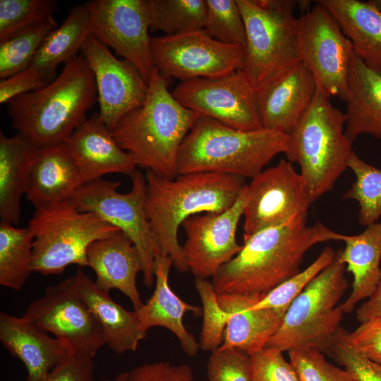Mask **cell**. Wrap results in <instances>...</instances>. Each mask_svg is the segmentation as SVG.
<instances>
[{"label":"cell","mask_w":381,"mask_h":381,"mask_svg":"<svg viewBox=\"0 0 381 381\" xmlns=\"http://www.w3.org/2000/svg\"><path fill=\"white\" fill-rule=\"evenodd\" d=\"M97 102L92 71L79 55L45 87L7 103L12 128L37 147L66 143Z\"/></svg>","instance_id":"277c9868"},{"label":"cell","mask_w":381,"mask_h":381,"mask_svg":"<svg viewBox=\"0 0 381 381\" xmlns=\"http://www.w3.org/2000/svg\"><path fill=\"white\" fill-rule=\"evenodd\" d=\"M88 266L95 273V284L109 291L118 289L131 301L135 310L143 304L136 284L143 262L136 246L123 231L95 241L87 251Z\"/></svg>","instance_id":"7402d4cb"},{"label":"cell","mask_w":381,"mask_h":381,"mask_svg":"<svg viewBox=\"0 0 381 381\" xmlns=\"http://www.w3.org/2000/svg\"><path fill=\"white\" fill-rule=\"evenodd\" d=\"M377 317L381 318V277L374 292L356 312V318L360 322Z\"/></svg>","instance_id":"c3c4849f"},{"label":"cell","mask_w":381,"mask_h":381,"mask_svg":"<svg viewBox=\"0 0 381 381\" xmlns=\"http://www.w3.org/2000/svg\"><path fill=\"white\" fill-rule=\"evenodd\" d=\"M288 355L300 381H358L350 371L328 362L318 349L299 347Z\"/></svg>","instance_id":"ab89813d"},{"label":"cell","mask_w":381,"mask_h":381,"mask_svg":"<svg viewBox=\"0 0 381 381\" xmlns=\"http://www.w3.org/2000/svg\"><path fill=\"white\" fill-rule=\"evenodd\" d=\"M351 346L370 360L381 364V318H373L353 332H346Z\"/></svg>","instance_id":"f6af8a7d"},{"label":"cell","mask_w":381,"mask_h":381,"mask_svg":"<svg viewBox=\"0 0 381 381\" xmlns=\"http://www.w3.org/2000/svg\"><path fill=\"white\" fill-rule=\"evenodd\" d=\"M246 186L236 203L220 213L190 216L181 224L186 240L182 250L188 270L207 279L241 249L236 231L247 202Z\"/></svg>","instance_id":"e0dca14e"},{"label":"cell","mask_w":381,"mask_h":381,"mask_svg":"<svg viewBox=\"0 0 381 381\" xmlns=\"http://www.w3.org/2000/svg\"><path fill=\"white\" fill-rule=\"evenodd\" d=\"M346 330L340 327L333 337L326 353L358 381H381V364L358 352L349 344Z\"/></svg>","instance_id":"60d3db41"},{"label":"cell","mask_w":381,"mask_h":381,"mask_svg":"<svg viewBox=\"0 0 381 381\" xmlns=\"http://www.w3.org/2000/svg\"><path fill=\"white\" fill-rule=\"evenodd\" d=\"M28 226L33 235L32 272L44 276L61 274L71 265L88 266L90 244L121 231L71 200L35 209Z\"/></svg>","instance_id":"9c48e42d"},{"label":"cell","mask_w":381,"mask_h":381,"mask_svg":"<svg viewBox=\"0 0 381 381\" xmlns=\"http://www.w3.org/2000/svg\"><path fill=\"white\" fill-rule=\"evenodd\" d=\"M0 341L23 363L27 381H41L58 363L73 356L65 342L49 336L39 325L4 312L0 313Z\"/></svg>","instance_id":"d6986e66"},{"label":"cell","mask_w":381,"mask_h":381,"mask_svg":"<svg viewBox=\"0 0 381 381\" xmlns=\"http://www.w3.org/2000/svg\"><path fill=\"white\" fill-rule=\"evenodd\" d=\"M317 89L312 102L288 134L286 159L300 167L311 203L330 191L348 168L352 142L344 113Z\"/></svg>","instance_id":"8992f818"},{"label":"cell","mask_w":381,"mask_h":381,"mask_svg":"<svg viewBox=\"0 0 381 381\" xmlns=\"http://www.w3.org/2000/svg\"><path fill=\"white\" fill-rule=\"evenodd\" d=\"M287 150V134L265 128L236 129L199 116L180 146L177 174L211 172L251 179Z\"/></svg>","instance_id":"5b68a950"},{"label":"cell","mask_w":381,"mask_h":381,"mask_svg":"<svg viewBox=\"0 0 381 381\" xmlns=\"http://www.w3.org/2000/svg\"><path fill=\"white\" fill-rule=\"evenodd\" d=\"M246 32L239 71L257 92L301 62L291 0H236Z\"/></svg>","instance_id":"52a82bcc"},{"label":"cell","mask_w":381,"mask_h":381,"mask_svg":"<svg viewBox=\"0 0 381 381\" xmlns=\"http://www.w3.org/2000/svg\"><path fill=\"white\" fill-rule=\"evenodd\" d=\"M150 48L153 66L162 76L181 82L239 71L246 61L243 47L219 42L204 30L151 37Z\"/></svg>","instance_id":"7c38bea8"},{"label":"cell","mask_w":381,"mask_h":381,"mask_svg":"<svg viewBox=\"0 0 381 381\" xmlns=\"http://www.w3.org/2000/svg\"><path fill=\"white\" fill-rule=\"evenodd\" d=\"M317 90L315 81L300 62L256 92L265 128L289 134L307 111Z\"/></svg>","instance_id":"ffe728a7"},{"label":"cell","mask_w":381,"mask_h":381,"mask_svg":"<svg viewBox=\"0 0 381 381\" xmlns=\"http://www.w3.org/2000/svg\"><path fill=\"white\" fill-rule=\"evenodd\" d=\"M370 1L381 12V0H370Z\"/></svg>","instance_id":"f907efd6"},{"label":"cell","mask_w":381,"mask_h":381,"mask_svg":"<svg viewBox=\"0 0 381 381\" xmlns=\"http://www.w3.org/2000/svg\"><path fill=\"white\" fill-rule=\"evenodd\" d=\"M345 133L351 142L362 134L381 140V73L369 68L355 54L346 95Z\"/></svg>","instance_id":"4316f807"},{"label":"cell","mask_w":381,"mask_h":381,"mask_svg":"<svg viewBox=\"0 0 381 381\" xmlns=\"http://www.w3.org/2000/svg\"><path fill=\"white\" fill-rule=\"evenodd\" d=\"M57 27L53 16L0 42V78L29 68L48 35Z\"/></svg>","instance_id":"836d02e7"},{"label":"cell","mask_w":381,"mask_h":381,"mask_svg":"<svg viewBox=\"0 0 381 381\" xmlns=\"http://www.w3.org/2000/svg\"><path fill=\"white\" fill-rule=\"evenodd\" d=\"M23 316L65 342L73 356L92 359L106 344L100 327L78 292L74 275L47 286Z\"/></svg>","instance_id":"4fadbf2b"},{"label":"cell","mask_w":381,"mask_h":381,"mask_svg":"<svg viewBox=\"0 0 381 381\" xmlns=\"http://www.w3.org/2000/svg\"><path fill=\"white\" fill-rule=\"evenodd\" d=\"M39 147L17 133H0L1 222L16 225L21 213V197L25 193L31 166Z\"/></svg>","instance_id":"f546056e"},{"label":"cell","mask_w":381,"mask_h":381,"mask_svg":"<svg viewBox=\"0 0 381 381\" xmlns=\"http://www.w3.org/2000/svg\"><path fill=\"white\" fill-rule=\"evenodd\" d=\"M131 178L132 187L126 193L117 191L120 181L99 179L83 184L70 200L79 210L95 213L129 237L139 251L143 282L150 288L155 282V259L161 252L145 211V174L136 170Z\"/></svg>","instance_id":"30bf717a"},{"label":"cell","mask_w":381,"mask_h":381,"mask_svg":"<svg viewBox=\"0 0 381 381\" xmlns=\"http://www.w3.org/2000/svg\"><path fill=\"white\" fill-rule=\"evenodd\" d=\"M341 249L293 301L265 347L282 352L309 347L327 352L344 314L339 303L349 287Z\"/></svg>","instance_id":"ba28073f"},{"label":"cell","mask_w":381,"mask_h":381,"mask_svg":"<svg viewBox=\"0 0 381 381\" xmlns=\"http://www.w3.org/2000/svg\"><path fill=\"white\" fill-rule=\"evenodd\" d=\"M150 30L179 35L204 29L205 0H147Z\"/></svg>","instance_id":"d6a6232c"},{"label":"cell","mask_w":381,"mask_h":381,"mask_svg":"<svg viewBox=\"0 0 381 381\" xmlns=\"http://www.w3.org/2000/svg\"><path fill=\"white\" fill-rule=\"evenodd\" d=\"M172 265L169 256L160 253L155 257L154 291L147 302L135 311L145 332L154 327L169 329L176 337L183 351L193 357L198 353L200 345L185 327L183 317L188 312L195 316L200 315L202 310L183 301L171 290L169 275Z\"/></svg>","instance_id":"cb8c5ba5"},{"label":"cell","mask_w":381,"mask_h":381,"mask_svg":"<svg viewBox=\"0 0 381 381\" xmlns=\"http://www.w3.org/2000/svg\"><path fill=\"white\" fill-rule=\"evenodd\" d=\"M85 181L66 143L40 147L31 166L26 198L35 209L70 200Z\"/></svg>","instance_id":"603a6c76"},{"label":"cell","mask_w":381,"mask_h":381,"mask_svg":"<svg viewBox=\"0 0 381 381\" xmlns=\"http://www.w3.org/2000/svg\"><path fill=\"white\" fill-rule=\"evenodd\" d=\"M41 381H95L92 359L70 356L58 363Z\"/></svg>","instance_id":"7dc6e473"},{"label":"cell","mask_w":381,"mask_h":381,"mask_svg":"<svg viewBox=\"0 0 381 381\" xmlns=\"http://www.w3.org/2000/svg\"><path fill=\"white\" fill-rule=\"evenodd\" d=\"M251 381H300L283 352L271 347L250 355Z\"/></svg>","instance_id":"7bdbcfd3"},{"label":"cell","mask_w":381,"mask_h":381,"mask_svg":"<svg viewBox=\"0 0 381 381\" xmlns=\"http://www.w3.org/2000/svg\"><path fill=\"white\" fill-rule=\"evenodd\" d=\"M49 83L37 71L30 66L1 80L0 103L7 104L14 98L40 90Z\"/></svg>","instance_id":"bcb514c9"},{"label":"cell","mask_w":381,"mask_h":381,"mask_svg":"<svg viewBox=\"0 0 381 381\" xmlns=\"http://www.w3.org/2000/svg\"><path fill=\"white\" fill-rule=\"evenodd\" d=\"M297 40L301 62L311 73L317 89L346 101L355 53L335 18L319 2L297 18Z\"/></svg>","instance_id":"8fae6325"},{"label":"cell","mask_w":381,"mask_h":381,"mask_svg":"<svg viewBox=\"0 0 381 381\" xmlns=\"http://www.w3.org/2000/svg\"><path fill=\"white\" fill-rule=\"evenodd\" d=\"M193 378L190 365L160 361L133 368L128 371L127 381H193Z\"/></svg>","instance_id":"ee69618b"},{"label":"cell","mask_w":381,"mask_h":381,"mask_svg":"<svg viewBox=\"0 0 381 381\" xmlns=\"http://www.w3.org/2000/svg\"><path fill=\"white\" fill-rule=\"evenodd\" d=\"M90 35L91 17L85 4L74 6L46 37L30 66L52 82L56 78L58 66L77 57Z\"/></svg>","instance_id":"4dcf8cb0"},{"label":"cell","mask_w":381,"mask_h":381,"mask_svg":"<svg viewBox=\"0 0 381 381\" xmlns=\"http://www.w3.org/2000/svg\"><path fill=\"white\" fill-rule=\"evenodd\" d=\"M56 0H0V42L58 11Z\"/></svg>","instance_id":"d590c367"},{"label":"cell","mask_w":381,"mask_h":381,"mask_svg":"<svg viewBox=\"0 0 381 381\" xmlns=\"http://www.w3.org/2000/svg\"><path fill=\"white\" fill-rule=\"evenodd\" d=\"M81 52L95 76L99 116L112 130L124 115L143 105L147 84L133 64L115 57L93 35L87 40Z\"/></svg>","instance_id":"ac0fdd59"},{"label":"cell","mask_w":381,"mask_h":381,"mask_svg":"<svg viewBox=\"0 0 381 381\" xmlns=\"http://www.w3.org/2000/svg\"><path fill=\"white\" fill-rule=\"evenodd\" d=\"M335 255L336 251L331 247H325L306 268L279 284L249 308H273L286 312L293 301L308 284L333 261Z\"/></svg>","instance_id":"8d00e7d4"},{"label":"cell","mask_w":381,"mask_h":381,"mask_svg":"<svg viewBox=\"0 0 381 381\" xmlns=\"http://www.w3.org/2000/svg\"><path fill=\"white\" fill-rule=\"evenodd\" d=\"M246 190L243 238L307 213L311 204L301 174L286 159L251 179Z\"/></svg>","instance_id":"9a60e30c"},{"label":"cell","mask_w":381,"mask_h":381,"mask_svg":"<svg viewBox=\"0 0 381 381\" xmlns=\"http://www.w3.org/2000/svg\"><path fill=\"white\" fill-rule=\"evenodd\" d=\"M341 260L353 277L351 291L341 303L344 313H351L361 301L368 299L381 277V222L368 226L357 235H344Z\"/></svg>","instance_id":"f1b7e54d"},{"label":"cell","mask_w":381,"mask_h":381,"mask_svg":"<svg viewBox=\"0 0 381 381\" xmlns=\"http://www.w3.org/2000/svg\"><path fill=\"white\" fill-rule=\"evenodd\" d=\"M172 95L199 116L232 128L243 131L263 128L256 92L239 71L181 82Z\"/></svg>","instance_id":"5bb4252c"},{"label":"cell","mask_w":381,"mask_h":381,"mask_svg":"<svg viewBox=\"0 0 381 381\" xmlns=\"http://www.w3.org/2000/svg\"><path fill=\"white\" fill-rule=\"evenodd\" d=\"M33 235L28 226L0 222V284L19 291L32 272Z\"/></svg>","instance_id":"1f68e13d"},{"label":"cell","mask_w":381,"mask_h":381,"mask_svg":"<svg viewBox=\"0 0 381 381\" xmlns=\"http://www.w3.org/2000/svg\"><path fill=\"white\" fill-rule=\"evenodd\" d=\"M145 207L161 253L169 256L180 272L188 271L178 231L193 215L220 213L232 207L246 186L241 177L211 172L167 178L146 170Z\"/></svg>","instance_id":"7a4b0ae2"},{"label":"cell","mask_w":381,"mask_h":381,"mask_svg":"<svg viewBox=\"0 0 381 381\" xmlns=\"http://www.w3.org/2000/svg\"><path fill=\"white\" fill-rule=\"evenodd\" d=\"M91 34L133 64L148 83L153 68L147 0H92L85 3Z\"/></svg>","instance_id":"2e32d148"},{"label":"cell","mask_w":381,"mask_h":381,"mask_svg":"<svg viewBox=\"0 0 381 381\" xmlns=\"http://www.w3.org/2000/svg\"><path fill=\"white\" fill-rule=\"evenodd\" d=\"M85 183L108 174L130 177L136 169L132 157L114 140L111 130L94 113L82 123L66 142Z\"/></svg>","instance_id":"44dd1931"},{"label":"cell","mask_w":381,"mask_h":381,"mask_svg":"<svg viewBox=\"0 0 381 381\" xmlns=\"http://www.w3.org/2000/svg\"><path fill=\"white\" fill-rule=\"evenodd\" d=\"M262 296L217 294L221 306L231 313L219 348H236L250 355L265 347L280 326L286 312L249 308Z\"/></svg>","instance_id":"484cf974"},{"label":"cell","mask_w":381,"mask_h":381,"mask_svg":"<svg viewBox=\"0 0 381 381\" xmlns=\"http://www.w3.org/2000/svg\"><path fill=\"white\" fill-rule=\"evenodd\" d=\"M198 116L174 97L167 79L153 66L145 101L124 115L111 133L137 167L174 178L180 146Z\"/></svg>","instance_id":"3957f363"},{"label":"cell","mask_w":381,"mask_h":381,"mask_svg":"<svg viewBox=\"0 0 381 381\" xmlns=\"http://www.w3.org/2000/svg\"><path fill=\"white\" fill-rule=\"evenodd\" d=\"M74 276L78 292L100 327L106 344L119 355L135 351L147 335L136 311L114 302L80 267Z\"/></svg>","instance_id":"d4e9b609"},{"label":"cell","mask_w":381,"mask_h":381,"mask_svg":"<svg viewBox=\"0 0 381 381\" xmlns=\"http://www.w3.org/2000/svg\"><path fill=\"white\" fill-rule=\"evenodd\" d=\"M348 168L353 171L355 181L343 198L358 203V222L366 227L377 222L381 216V169L366 163L354 152Z\"/></svg>","instance_id":"e575fe53"},{"label":"cell","mask_w":381,"mask_h":381,"mask_svg":"<svg viewBox=\"0 0 381 381\" xmlns=\"http://www.w3.org/2000/svg\"><path fill=\"white\" fill-rule=\"evenodd\" d=\"M205 2L207 18L204 31L219 42L245 48L246 32L236 0H205Z\"/></svg>","instance_id":"74e56055"},{"label":"cell","mask_w":381,"mask_h":381,"mask_svg":"<svg viewBox=\"0 0 381 381\" xmlns=\"http://www.w3.org/2000/svg\"><path fill=\"white\" fill-rule=\"evenodd\" d=\"M351 41L355 54L371 70L381 73V12L358 0H320Z\"/></svg>","instance_id":"83f0119b"},{"label":"cell","mask_w":381,"mask_h":381,"mask_svg":"<svg viewBox=\"0 0 381 381\" xmlns=\"http://www.w3.org/2000/svg\"><path fill=\"white\" fill-rule=\"evenodd\" d=\"M128 371H124L119 373L113 379H105L102 381H127Z\"/></svg>","instance_id":"681fc988"},{"label":"cell","mask_w":381,"mask_h":381,"mask_svg":"<svg viewBox=\"0 0 381 381\" xmlns=\"http://www.w3.org/2000/svg\"><path fill=\"white\" fill-rule=\"evenodd\" d=\"M195 287L202 305V323L198 341L200 349L212 352L222 344L231 313L219 304L211 282L195 278Z\"/></svg>","instance_id":"f35d334b"},{"label":"cell","mask_w":381,"mask_h":381,"mask_svg":"<svg viewBox=\"0 0 381 381\" xmlns=\"http://www.w3.org/2000/svg\"><path fill=\"white\" fill-rule=\"evenodd\" d=\"M207 375L209 381H251L250 355L236 348H218L211 352Z\"/></svg>","instance_id":"b9f144b4"},{"label":"cell","mask_w":381,"mask_h":381,"mask_svg":"<svg viewBox=\"0 0 381 381\" xmlns=\"http://www.w3.org/2000/svg\"><path fill=\"white\" fill-rule=\"evenodd\" d=\"M307 213L243 238L241 250L212 277L218 295L264 296L301 271L306 253L313 246L342 241L321 223L308 226Z\"/></svg>","instance_id":"6da1fadb"}]
</instances>
